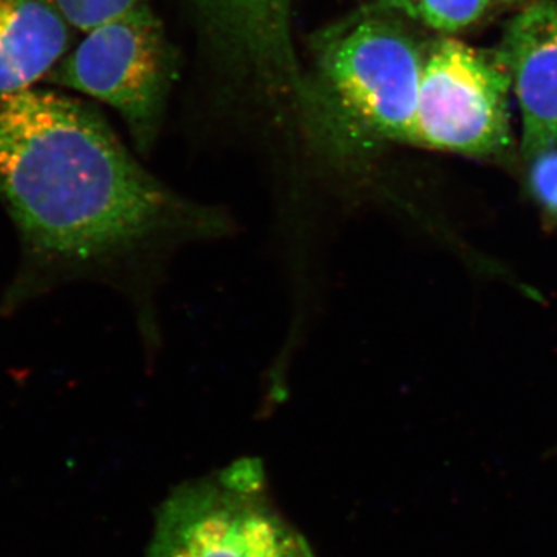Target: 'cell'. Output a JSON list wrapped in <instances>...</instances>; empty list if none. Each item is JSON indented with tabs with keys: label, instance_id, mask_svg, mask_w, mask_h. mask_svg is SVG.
<instances>
[{
	"label": "cell",
	"instance_id": "cell-10",
	"mask_svg": "<svg viewBox=\"0 0 557 557\" xmlns=\"http://www.w3.org/2000/svg\"><path fill=\"white\" fill-rule=\"evenodd\" d=\"M70 27L86 33L149 0H57Z\"/></svg>",
	"mask_w": 557,
	"mask_h": 557
},
{
	"label": "cell",
	"instance_id": "cell-11",
	"mask_svg": "<svg viewBox=\"0 0 557 557\" xmlns=\"http://www.w3.org/2000/svg\"><path fill=\"white\" fill-rule=\"evenodd\" d=\"M530 186L534 199L557 220V150L555 148L531 160Z\"/></svg>",
	"mask_w": 557,
	"mask_h": 557
},
{
	"label": "cell",
	"instance_id": "cell-5",
	"mask_svg": "<svg viewBox=\"0 0 557 557\" xmlns=\"http://www.w3.org/2000/svg\"><path fill=\"white\" fill-rule=\"evenodd\" d=\"M278 520L263 500L259 461L240 460L174 491L148 557H260Z\"/></svg>",
	"mask_w": 557,
	"mask_h": 557
},
{
	"label": "cell",
	"instance_id": "cell-4",
	"mask_svg": "<svg viewBox=\"0 0 557 557\" xmlns=\"http://www.w3.org/2000/svg\"><path fill=\"white\" fill-rule=\"evenodd\" d=\"M322 64L359 131L412 145L424 60L408 33L384 17H366L330 44Z\"/></svg>",
	"mask_w": 557,
	"mask_h": 557
},
{
	"label": "cell",
	"instance_id": "cell-1",
	"mask_svg": "<svg viewBox=\"0 0 557 557\" xmlns=\"http://www.w3.org/2000/svg\"><path fill=\"white\" fill-rule=\"evenodd\" d=\"M0 199L33 277L76 273L222 225L143 170L97 113L36 89L0 95Z\"/></svg>",
	"mask_w": 557,
	"mask_h": 557
},
{
	"label": "cell",
	"instance_id": "cell-7",
	"mask_svg": "<svg viewBox=\"0 0 557 557\" xmlns=\"http://www.w3.org/2000/svg\"><path fill=\"white\" fill-rule=\"evenodd\" d=\"M69 30L57 0H0V95L33 89L53 72Z\"/></svg>",
	"mask_w": 557,
	"mask_h": 557
},
{
	"label": "cell",
	"instance_id": "cell-2",
	"mask_svg": "<svg viewBox=\"0 0 557 557\" xmlns=\"http://www.w3.org/2000/svg\"><path fill=\"white\" fill-rule=\"evenodd\" d=\"M511 89L498 51L438 40L424 60L412 145L474 159L502 156L511 148Z\"/></svg>",
	"mask_w": 557,
	"mask_h": 557
},
{
	"label": "cell",
	"instance_id": "cell-13",
	"mask_svg": "<svg viewBox=\"0 0 557 557\" xmlns=\"http://www.w3.org/2000/svg\"><path fill=\"white\" fill-rule=\"evenodd\" d=\"M502 2H515V0H502Z\"/></svg>",
	"mask_w": 557,
	"mask_h": 557
},
{
	"label": "cell",
	"instance_id": "cell-12",
	"mask_svg": "<svg viewBox=\"0 0 557 557\" xmlns=\"http://www.w3.org/2000/svg\"><path fill=\"white\" fill-rule=\"evenodd\" d=\"M260 557H314L309 545L295 531L289 530L282 520H278L270 541L267 542Z\"/></svg>",
	"mask_w": 557,
	"mask_h": 557
},
{
	"label": "cell",
	"instance_id": "cell-6",
	"mask_svg": "<svg viewBox=\"0 0 557 557\" xmlns=\"http://www.w3.org/2000/svg\"><path fill=\"white\" fill-rule=\"evenodd\" d=\"M522 113L523 159L557 143V0H536L512 17L497 50Z\"/></svg>",
	"mask_w": 557,
	"mask_h": 557
},
{
	"label": "cell",
	"instance_id": "cell-8",
	"mask_svg": "<svg viewBox=\"0 0 557 557\" xmlns=\"http://www.w3.org/2000/svg\"><path fill=\"white\" fill-rule=\"evenodd\" d=\"M380 10L397 11L442 33H457L482 20L491 0H376Z\"/></svg>",
	"mask_w": 557,
	"mask_h": 557
},
{
	"label": "cell",
	"instance_id": "cell-9",
	"mask_svg": "<svg viewBox=\"0 0 557 557\" xmlns=\"http://www.w3.org/2000/svg\"><path fill=\"white\" fill-rule=\"evenodd\" d=\"M201 16L230 28L273 27L289 20L296 0H196Z\"/></svg>",
	"mask_w": 557,
	"mask_h": 557
},
{
	"label": "cell",
	"instance_id": "cell-3",
	"mask_svg": "<svg viewBox=\"0 0 557 557\" xmlns=\"http://www.w3.org/2000/svg\"><path fill=\"white\" fill-rule=\"evenodd\" d=\"M51 75L54 83L115 109L139 146L148 148L171 76L163 25L149 3L127 11L86 32Z\"/></svg>",
	"mask_w": 557,
	"mask_h": 557
}]
</instances>
